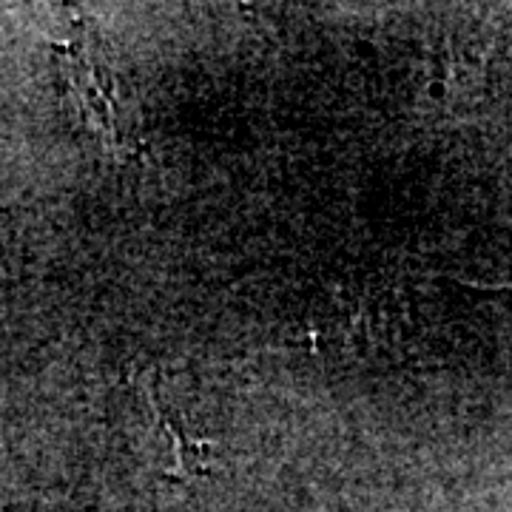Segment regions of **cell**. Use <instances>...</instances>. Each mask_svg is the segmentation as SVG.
<instances>
[{"mask_svg":"<svg viewBox=\"0 0 512 512\" xmlns=\"http://www.w3.org/2000/svg\"><path fill=\"white\" fill-rule=\"evenodd\" d=\"M148 402L154 407V416L163 421L165 433H168V441L174 447V456H177V467H180V478L188 476H202L208 470V444L197 439H188L185 430L180 427V421L174 419V413H168L160 402L157 393L148 390Z\"/></svg>","mask_w":512,"mask_h":512,"instance_id":"6da1fadb","label":"cell"}]
</instances>
